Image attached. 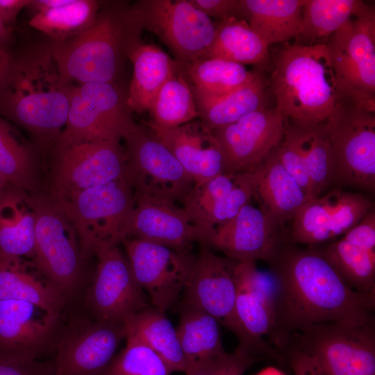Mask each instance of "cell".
<instances>
[{
	"label": "cell",
	"instance_id": "e575fe53",
	"mask_svg": "<svg viewBox=\"0 0 375 375\" xmlns=\"http://www.w3.org/2000/svg\"><path fill=\"white\" fill-rule=\"evenodd\" d=\"M149 112L150 120L144 123L156 133L199 119L191 86L180 63L158 91Z\"/></svg>",
	"mask_w": 375,
	"mask_h": 375
},
{
	"label": "cell",
	"instance_id": "8fae6325",
	"mask_svg": "<svg viewBox=\"0 0 375 375\" xmlns=\"http://www.w3.org/2000/svg\"><path fill=\"white\" fill-rule=\"evenodd\" d=\"M127 97L117 82L76 85L65 126L56 142H120L137 124Z\"/></svg>",
	"mask_w": 375,
	"mask_h": 375
},
{
	"label": "cell",
	"instance_id": "cb8c5ba5",
	"mask_svg": "<svg viewBox=\"0 0 375 375\" xmlns=\"http://www.w3.org/2000/svg\"><path fill=\"white\" fill-rule=\"evenodd\" d=\"M126 238L144 240L190 252L192 244L200 242L201 233L176 204L135 197Z\"/></svg>",
	"mask_w": 375,
	"mask_h": 375
},
{
	"label": "cell",
	"instance_id": "681fc988",
	"mask_svg": "<svg viewBox=\"0 0 375 375\" xmlns=\"http://www.w3.org/2000/svg\"><path fill=\"white\" fill-rule=\"evenodd\" d=\"M31 0H0V21L10 28L19 12L31 3Z\"/></svg>",
	"mask_w": 375,
	"mask_h": 375
},
{
	"label": "cell",
	"instance_id": "60d3db41",
	"mask_svg": "<svg viewBox=\"0 0 375 375\" xmlns=\"http://www.w3.org/2000/svg\"><path fill=\"white\" fill-rule=\"evenodd\" d=\"M359 0H305L297 38L314 42L328 38L344 24L362 4Z\"/></svg>",
	"mask_w": 375,
	"mask_h": 375
},
{
	"label": "cell",
	"instance_id": "ac0fdd59",
	"mask_svg": "<svg viewBox=\"0 0 375 375\" xmlns=\"http://www.w3.org/2000/svg\"><path fill=\"white\" fill-rule=\"evenodd\" d=\"M62 328L61 312L22 300H0V354L38 360L54 351Z\"/></svg>",
	"mask_w": 375,
	"mask_h": 375
},
{
	"label": "cell",
	"instance_id": "ffe728a7",
	"mask_svg": "<svg viewBox=\"0 0 375 375\" xmlns=\"http://www.w3.org/2000/svg\"><path fill=\"white\" fill-rule=\"evenodd\" d=\"M285 122L276 108H265L212 131L227 172H250L281 142Z\"/></svg>",
	"mask_w": 375,
	"mask_h": 375
},
{
	"label": "cell",
	"instance_id": "9a60e30c",
	"mask_svg": "<svg viewBox=\"0 0 375 375\" xmlns=\"http://www.w3.org/2000/svg\"><path fill=\"white\" fill-rule=\"evenodd\" d=\"M124 338V323L73 318L55 347V375H104Z\"/></svg>",
	"mask_w": 375,
	"mask_h": 375
},
{
	"label": "cell",
	"instance_id": "4fadbf2b",
	"mask_svg": "<svg viewBox=\"0 0 375 375\" xmlns=\"http://www.w3.org/2000/svg\"><path fill=\"white\" fill-rule=\"evenodd\" d=\"M287 345L313 356L330 375H375V320L317 324Z\"/></svg>",
	"mask_w": 375,
	"mask_h": 375
},
{
	"label": "cell",
	"instance_id": "5bb4252c",
	"mask_svg": "<svg viewBox=\"0 0 375 375\" xmlns=\"http://www.w3.org/2000/svg\"><path fill=\"white\" fill-rule=\"evenodd\" d=\"M50 150L53 199L124 178L126 156L120 142H55Z\"/></svg>",
	"mask_w": 375,
	"mask_h": 375
},
{
	"label": "cell",
	"instance_id": "d590c367",
	"mask_svg": "<svg viewBox=\"0 0 375 375\" xmlns=\"http://www.w3.org/2000/svg\"><path fill=\"white\" fill-rule=\"evenodd\" d=\"M38 158L36 147L19 138L11 122L0 117V173L15 188L37 192Z\"/></svg>",
	"mask_w": 375,
	"mask_h": 375
},
{
	"label": "cell",
	"instance_id": "52a82bcc",
	"mask_svg": "<svg viewBox=\"0 0 375 375\" xmlns=\"http://www.w3.org/2000/svg\"><path fill=\"white\" fill-rule=\"evenodd\" d=\"M236 260L216 255L213 250L200 244L185 283L182 305L200 310L213 317L234 333L238 347L269 360L278 357L272 345L253 341L241 327L235 314L237 285L234 274Z\"/></svg>",
	"mask_w": 375,
	"mask_h": 375
},
{
	"label": "cell",
	"instance_id": "277c9868",
	"mask_svg": "<svg viewBox=\"0 0 375 375\" xmlns=\"http://www.w3.org/2000/svg\"><path fill=\"white\" fill-rule=\"evenodd\" d=\"M271 88L285 123L325 122L336 101V81L326 44L288 42L274 59Z\"/></svg>",
	"mask_w": 375,
	"mask_h": 375
},
{
	"label": "cell",
	"instance_id": "c3c4849f",
	"mask_svg": "<svg viewBox=\"0 0 375 375\" xmlns=\"http://www.w3.org/2000/svg\"><path fill=\"white\" fill-rule=\"evenodd\" d=\"M198 10L217 22L237 17L239 0H189Z\"/></svg>",
	"mask_w": 375,
	"mask_h": 375
},
{
	"label": "cell",
	"instance_id": "4316f807",
	"mask_svg": "<svg viewBox=\"0 0 375 375\" xmlns=\"http://www.w3.org/2000/svg\"><path fill=\"white\" fill-rule=\"evenodd\" d=\"M22 300L51 312H61L67 297L51 284L33 262L0 256V300Z\"/></svg>",
	"mask_w": 375,
	"mask_h": 375
},
{
	"label": "cell",
	"instance_id": "ab89813d",
	"mask_svg": "<svg viewBox=\"0 0 375 375\" xmlns=\"http://www.w3.org/2000/svg\"><path fill=\"white\" fill-rule=\"evenodd\" d=\"M325 122L314 125L285 123L292 130L306 162L312 199L318 197L333 180L332 155Z\"/></svg>",
	"mask_w": 375,
	"mask_h": 375
},
{
	"label": "cell",
	"instance_id": "db71d44e",
	"mask_svg": "<svg viewBox=\"0 0 375 375\" xmlns=\"http://www.w3.org/2000/svg\"><path fill=\"white\" fill-rule=\"evenodd\" d=\"M13 187L0 173V200Z\"/></svg>",
	"mask_w": 375,
	"mask_h": 375
},
{
	"label": "cell",
	"instance_id": "ba28073f",
	"mask_svg": "<svg viewBox=\"0 0 375 375\" xmlns=\"http://www.w3.org/2000/svg\"><path fill=\"white\" fill-rule=\"evenodd\" d=\"M53 200L74 226L85 258L98 242L119 245L126 238L135 197L125 178Z\"/></svg>",
	"mask_w": 375,
	"mask_h": 375
},
{
	"label": "cell",
	"instance_id": "4dcf8cb0",
	"mask_svg": "<svg viewBox=\"0 0 375 375\" xmlns=\"http://www.w3.org/2000/svg\"><path fill=\"white\" fill-rule=\"evenodd\" d=\"M126 339H133L153 351L171 373L188 369L176 328L165 312L150 306L124 322Z\"/></svg>",
	"mask_w": 375,
	"mask_h": 375
},
{
	"label": "cell",
	"instance_id": "44dd1931",
	"mask_svg": "<svg viewBox=\"0 0 375 375\" xmlns=\"http://www.w3.org/2000/svg\"><path fill=\"white\" fill-rule=\"evenodd\" d=\"M360 193L334 190L309 199L292 219L290 242L315 246L343 235L372 208Z\"/></svg>",
	"mask_w": 375,
	"mask_h": 375
},
{
	"label": "cell",
	"instance_id": "1f68e13d",
	"mask_svg": "<svg viewBox=\"0 0 375 375\" xmlns=\"http://www.w3.org/2000/svg\"><path fill=\"white\" fill-rule=\"evenodd\" d=\"M35 217L30 193L12 188L0 200V256L33 258Z\"/></svg>",
	"mask_w": 375,
	"mask_h": 375
},
{
	"label": "cell",
	"instance_id": "7dc6e473",
	"mask_svg": "<svg viewBox=\"0 0 375 375\" xmlns=\"http://www.w3.org/2000/svg\"><path fill=\"white\" fill-rule=\"evenodd\" d=\"M365 249L375 251V212L371 208L362 219L342 237Z\"/></svg>",
	"mask_w": 375,
	"mask_h": 375
},
{
	"label": "cell",
	"instance_id": "8992f818",
	"mask_svg": "<svg viewBox=\"0 0 375 375\" xmlns=\"http://www.w3.org/2000/svg\"><path fill=\"white\" fill-rule=\"evenodd\" d=\"M35 217L32 262L40 273L67 298L77 289L85 257L72 222L49 194H30Z\"/></svg>",
	"mask_w": 375,
	"mask_h": 375
},
{
	"label": "cell",
	"instance_id": "836d02e7",
	"mask_svg": "<svg viewBox=\"0 0 375 375\" xmlns=\"http://www.w3.org/2000/svg\"><path fill=\"white\" fill-rule=\"evenodd\" d=\"M219 324L208 313L181 306L179 323L176 328L186 361L187 372L226 353Z\"/></svg>",
	"mask_w": 375,
	"mask_h": 375
},
{
	"label": "cell",
	"instance_id": "d4e9b609",
	"mask_svg": "<svg viewBox=\"0 0 375 375\" xmlns=\"http://www.w3.org/2000/svg\"><path fill=\"white\" fill-rule=\"evenodd\" d=\"M156 134L190 176L194 185L227 172L218 141L199 119Z\"/></svg>",
	"mask_w": 375,
	"mask_h": 375
},
{
	"label": "cell",
	"instance_id": "bcb514c9",
	"mask_svg": "<svg viewBox=\"0 0 375 375\" xmlns=\"http://www.w3.org/2000/svg\"><path fill=\"white\" fill-rule=\"evenodd\" d=\"M0 375H55L53 360H23L0 354Z\"/></svg>",
	"mask_w": 375,
	"mask_h": 375
},
{
	"label": "cell",
	"instance_id": "f35d334b",
	"mask_svg": "<svg viewBox=\"0 0 375 375\" xmlns=\"http://www.w3.org/2000/svg\"><path fill=\"white\" fill-rule=\"evenodd\" d=\"M101 3L96 0H69L62 6L33 15L29 25L47 35L49 40H67L92 25Z\"/></svg>",
	"mask_w": 375,
	"mask_h": 375
},
{
	"label": "cell",
	"instance_id": "f6af8a7d",
	"mask_svg": "<svg viewBox=\"0 0 375 375\" xmlns=\"http://www.w3.org/2000/svg\"><path fill=\"white\" fill-rule=\"evenodd\" d=\"M294 375H330L311 354L292 345L279 351Z\"/></svg>",
	"mask_w": 375,
	"mask_h": 375
},
{
	"label": "cell",
	"instance_id": "9c48e42d",
	"mask_svg": "<svg viewBox=\"0 0 375 375\" xmlns=\"http://www.w3.org/2000/svg\"><path fill=\"white\" fill-rule=\"evenodd\" d=\"M123 140L124 178L134 196L182 203L194 183L156 133L143 122L137 124Z\"/></svg>",
	"mask_w": 375,
	"mask_h": 375
},
{
	"label": "cell",
	"instance_id": "2e32d148",
	"mask_svg": "<svg viewBox=\"0 0 375 375\" xmlns=\"http://www.w3.org/2000/svg\"><path fill=\"white\" fill-rule=\"evenodd\" d=\"M124 244L133 274L151 306L162 312L181 297L194 255L151 242L126 238Z\"/></svg>",
	"mask_w": 375,
	"mask_h": 375
},
{
	"label": "cell",
	"instance_id": "f907efd6",
	"mask_svg": "<svg viewBox=\"0 0 375 375\" xmlns=\"http://www.w3.org/2000/svg\"><path fill=\"white\" fill-rule=\"evenodd\" d=\"M69 0H31L26 8L31 10L33 15L62 6Z\"/></svg>",
	"mask_w": 375,
	"mask_h": 375
},
{
	"label": "cell",
	"instance_id": "f546056e",
	"mask_svg": "<svg viewBox=\"0 0 375 375\" xmlns=\"http://www.w3.org/2000/svg\"><path fill=\"white\" fill-rule=\"evenodd\" d=\"M305 0H239L237 17L244 19L269 46L297 38Z\"/></svg>",
	"mask_w": 375,
	"mask_h": 375
},
{
	"label": "cell",
	"instance_id": "30bf717a",
	"mask_svg": "<svg viewBox=\"0 0 375 375\" xmlns=\"http://www.w3.org/2000/svg\"><path fill=\"white\" fill-rule=\"evenodd\" d=\"M333 178L365 190L375 185V111L338 99L326 121Z\"/></svg>",
	"mask_w": 375,
	"mask_h": 375
},
{
	"label": "cell",
	"instance_id": "603a6c76",
	"mask_svg": "<svg viewBox=\"0 0 375 375\" xmlns=\"http://www.w3.org/2000/svg\"><path fill=\"white\" fill-rule=\"evenodd\" d=\"M235 314L246 334L260 345L272 336L276 321L274 282L270 274L259 270L255 262L237 261Z\"/></svg>",
	"mask_w": 375,
	"mask_h": 375
},
{
	"label": "cell",
	"instance_id": "d6986e66",
	"mask_svg": "<svg viewBox=\"0 0 375 375\" xmlns=\"http://www.w3.org/2000/svg\"><path fill=\"white\" fill-rule=\"evenodd\" d=\"M278 228L262 208L249 202L233 218L206 233L199 244L237 261L269 262L286 242Z\"/></svg>",
	"mask_w": 375,
	"mask_h": 375
},
{
	"label": "cell",
	"instance_id": "d6a6232c",
	"mask_svg": "<svg viewBox=\"0 0 375 375\" xmlns=\"http://www.w3.org/2000/svg\"><path fill=\"white\" fill-rule=\"evenodd\" d=\"M215 24V39L206 58L252 65L260 71L269 65V46L246 20L231 17Z\"/></svg>",
	"mask_w": 375,
	"mask_h": 375
},
{
	"label": "cell",
	"instance_id": "f1b7e54d",
	"mask_svg": "<svg viewBox=\"0 0 375 375\" xmlns=\"http://www.w3.org/2000/svg\"><path fill=\"white\" fill-rule=\"evenodd\" d=\"M265 85L261 71L257 69L249 82L222 95H207L192 90L199 119L212 131L265 108Z\"/></svg>",
	"mask_w": 375,
	"mask_h": 375
},
{
	"label": "cell",
	"instance_id": "7bdbcfd3",
	"mask_svg": "<svg viewBox=\"0 0 375 375\" xmlns=\"http://www.w3.org/2000/svg\"><path fill=\"white\" fill-rule=\"evenodd\" d=\"M264 357L238 347L232 353L225 354L188 370L185 375H244Z\"/></svg>",
	"mask_w": 375,
	"mask_h": 375
},
{
	"label": "cell",
	"instance_id": "484cf974",
	"mask_svg": "<svg viewBox=\"0 0 375 375\" xmlns=\"http://www.w3.org/2000/svg\"><path fill=\"white\" fill-rule=\"evenodd\" d=\"M276 149L248 172L252 176L253 197L259 206L278 226H283L309 199L279 161Z\"/></svg>",
	"mask_w": 375,
	"mask_h": 375
},
{
	"label": "cell",
	"instance_id": "f5cc1de1",
	"mask_svg": "<svg viewBox=\"0 0 375 375\" xmlns=\"http://www.w3.org/2000/svg\"><path fill=\"white\" fill-rule=\"evenodd\" d=\"M13 40L12 31L0 21V43L10 46Z\"/></svg>",
	"mask_w": 375,
	"mask_h": 375
},
{
	"label": "cell",
	"instance_id": "74e56055",
	"mask_svg": "<svg viewBox=\"0 0 375 375\" xmlns=\"http://www.w3.org/2000/svg\"><path fill=\"white\" fill-rule=\"evenodd\" d=\"M181 65L192 90L212 96L222 95L241 87L257 72L248 71L241 64L215 58H204Z\"/></svg>",
	"mask_w": 375,
	"mask_h": 375
},
{
	"label": "cell",
	"instance_id": "816d5d0a",
	"mask_svg": "<svg viewBox=\"0 0 375 375\" xmlns=\"http://www.w3.org/2000/svg\"><path fill=\"white\" fill-rule=\"evenodd\" d=\"M11 55L10 47L0 43V81L8 68Z\"/></svg>",
	"mask_w": 375,
	"mask_h": 375
},
{
	"label": "cell",
	"instance_id": "11a10c76",
	"mask_svg": "<svg viewBox=\"0 0 375 375\" xmlns=\"http://www.w3.org/2000/svg\"><path fill=\"white\" fill-rule=\"evenodd\" d=\"M256 375H285L280 370L273 368V367H269L267 369H265L258 373Z\"/></svg>",
	"mask_w": 375,
	"mask_h": 375
},
{
	"label": "cell",
	"instance_id": "ee69618b",
	"mask_svg": "<svg viewBox=\"0 0 375 375\" xmlns=\"http://www.w3.org/2000/svg\"><path fill=\"white\" fill-rule=\"evenodd\" d=\"M276 151L281 163L298 183L308 199H311V182L307 166L297 140L287 124L284 137Z\"/></svg>",
	"mask_w": 375,
	"mask_h": 375
},
{
	"label": "cell",
	"instance_id": "83f0119b",
	"mask_svg": "<svg viewBox=\"0 0 375 375\" xmlns=\"http://www.w3.org/2000/svg\"><path fill=\"white\" fill-rule=\"evenodd\" d=\"M128 59L133 66V75L127 92L131 112L149 110L158 91L178 69L179 62L153 44H136Z\"/></svg>",
	"mask_w": 375,
	"mask_h": 375
},
{
	"label": "cell",
	"instance_id": "5b68a950",
	"mask_svg": "<svg viewBox=\"0 0 375 375\" xmlns=\"http://www.w3.org/2000/svg\"><path fill=\"white\" fill-rule=\"evenodd\" d=\"M337 99L375 111V10L362 3L327 39Z\"/></svg>",
	"mask_w": 375,
	"mask_h": 375
},
{
	"label": "cell",
	"instance_id": "7c38bea8",
	"mask_svg": "<svg viewBox=\"0 0 375 375\" xmlns=\"http://www.w3.org/2000/svg\"><path fill=\"white\" fill-rule=\"evenodd\" d=\"M130 10L142 30L158 37L181 64L206 58L213 43L215 22L189 0H139Z\"/></svg>",
	"mask_w": 375,
	"mask_h": 375
},
{
	"label": "cell",
	"instance_id": "7a4b0ae2",
	"mask_svg": "<svg viewBox=\"0 0 375 375\" xmlns=\"http://www.w3.org/2000/svg\"><path fill=\"white\" fill-rule=\"evenodd\" d=\"M75 85L65 78L49 42L12 51L0 81V117L25 130L40 149L60 135Z\"/></svg>",
	"mask_w": 375,
	"mask_h": 375
},
{
	"label": "cell",
	"instance_id": "6da1fadb",
	"mask_svg": "<svg viewBox=\"0 0 375 375\" xmlns=\"http://www.w3.org/2000/svg\"><path fill=\"white\" fill-rule=\"evenodd\" d=\"M268 263L276 295L269 340L278 351L292 335L317 324L375 320V294L352 290L314 246L285 242Z\"/></svg>",
	"mask_w": 375,
	"mask_h": 375
},
{
	"label": "cell",
	"instance_id": "7402d4cb",
	"mask_svg": "<svg viewBox=\"0 0 375 375\" xmlns=\"http://www.w3.org/2000/svg\"><path fill=\"white\" fill-rule=\"evenodd\" d=\"M253 197L250 172H226L194 185L181 208L200 232L201 242L206 233L233 218Z\"/></svg>",
	"mask_w": 375,
	"mask_h": 375
},
{
	"label": "cell",
	"instance_id": "e0dca14e",
	"mask_svg": "<svg viewBox=\"0 0 375 375\" xmlns=\"http://www.w3.org/2000/svg\"><path fill=\"white\" fill-rule=\"evenodd\" d=\"M93 253L98 263L88 303L95 319L124 323L150 306L118 244L98 242Z\"/></svg>",
	"mask_w": 375,
	"mask_h": 375
},
{
	"label": "cell",
	"instance_id": "3957f363",
	"mask_svg": "<svg viewBox=\"0 0 375 375\" xmlns=\"http://www.w3.org/2000/svg\"><path fill=\"white\" fill-rule=\"evenodd\" d=\"M142 31L130 4L103 1L94 22L82 33L65 41L48 42L60 73L68 81L117 83L129 51L142 42Z\"/></svg>",
	"mask_w": 375,
	"mask_h": 375
},
{
	"label": "cell",
	"instance_id": "b9f144b4",
	"mask_svg": "<svg viewBox=\"0 0 375 375\" xmlns=\"http://www.w3.org/2000/svg\"><path fill=\"white\" fill-rule=\"evenodd\" d=\"M165 362L140 342L126 338V345L115 356L104 375H169Z\"/></svg>",
	"mask_w": 375,
	"mask_h": 375
},
{
	"label": "cell",
	"instance_id": "8d00e7d4",
	"mask_svg": "<svg viewBox=\"0 0 375 375\" xmlns=\"http://www.w3.org/2000/svg\"><path fill=\"white\" fill-rule=\"evenodd\" d=\"M319 249L352 290L363 294H375V251L342 238Z\"/></svg>",
	"mask_w": 375,
	"mask_h": 375
}]
</instances>
